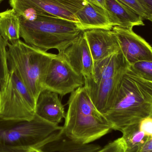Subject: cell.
<instances>
[{
    "mask_svg": "<svg viewBox=\"0 0 152 152\" xmlns=\"http://www.w3.org/2000/svg\"><path fill=\"white\" fill-rule=\"evenodd\" d=\"M20 35L25 43L44 50L55 49L62 53L81 32L77 23L59 18L37 16L28 20L20 17Z\"/></svg>",
    "mask_w": 152,
    "mask_h": 152,
    "instance_id": "cell-3",
    "label": "cell"
},
{
    "mask_svg": "<svg viewBox=\"0 0 152 152\" xmlns=\"http://www.w3.org/2000/svg\"><path fill=\"white\" fill-rule=\"evenodd\" d=\"M67 104L62 130L69 138L89 144L113 130L111 125L92 102L84 86L71 93Z\"/></svg>",
    "mask_w": 152,
    "mask_h": 152,
    "instance_id": "cell-2",
    "label": "cell"
},
{
    "mask_svg": "<svg viewBox=\"0 0 152 152\" xmlns=\"http://www.w3.org/2000/svg\"><path fill=\"white\" fill-rule=\"evenodd\" d=\"M126 71L113 77L98 82L95 81L92 77L84 78V86L92 102L103 115L112 107Z\"/></svg>",
    "mask_w": 152,
    "mask_h": 152,
    "instance_id": "cell-9",
    "label": "cell"
},
{
    "mask_svg": "<svg viewBox=\"0 0 152 152\" xmlns=\"http://www.w3.org/2000/svg\"><path fill=\"white\" fill-rule=\"evenodd\" d=\"M152 111V82L141 78L129 69L124 73L113 105L104 116L113 130L121 132L138 124Z\"/></svg>",
    "mask_w": 152,
    "mask_h": 152,
    "instance_id": "cell-1",
    "label": "cell"
},
{
    "mask_svg": "<svg viewBox=\"0 0 152 152\" xmlns=\"http://www.w3.org/2000/svg\"><path fill=\"white\" fill-rule=\"evenodd\" d=\"M121 51L130 65L141 61H152V47L133 28L113 27Z\"/></svg>",
    "mask_w": 152,
    "mask_h": 152,
    "instance_id": "cell-10",
    "label": "cell"
},
{
    "mask_svg": "<svg viewBox=\"0 0 152 152\" xmlns=\"http://www.w3.org/2000/svg\"><path fill=\"white\" fill-rule=\"evenodd\" d=\"M151 113V114H152V111Z\"/></svg>",
    "mask_w": 152,
    "mask_h": 152,
    "instance_id": "cell-31",
    "label": "cell"
},
{
    "mask_svg": "<svg viewBox=\"0 0 152 152\" xmlns=\"http://www.w3.org/2000/svg\"><path fill=\"white\" fill-rule=\"evenodd\" d=\"M28 152H45L39 148H30L28 150Z\"/></svg>",
    "mask_w": 152,
    "mask_h": 152,
    "instance_id": "cell-29",
    "label": "cell"
},
{
    "mask_svg": "<svg viewBox=\"0 0 152 152\" xmlns=\"http://www.w3.org/2000/svg\"><path fill=\"white\" fill-rule=\"evenodd\" d=\"M58 54L62 56L84 78L93 77L94 61L84 31L62 53Z\"/></svg>",
    "mask_w": 152,
    "mask_h": 152,
    "instance_id": "cell-11",
    "label": "cell"
},
{
    "mask_svg": "<svg viewBox=\"0 0 152 152\" xmlns=\"http://www.w3.org/2000/svg\"><path fill=\"white\" fill-rule=\"evenodd\" d=\"M3 1V0H0V4H1V3Z\"/></svg>",
    "mask_w": 152,
    "mask_h": 152,
    "instance_id": "cell-30",
    "label": "cell"
},
{
    "mask_svg": "<svg viewBox=\"0 0 152 152\" xmlns=\"http://www.w3.org/2000/svg\"><path fill=\"white\" fill-rule=\"evenodd\" d=\"M20 16L13 9L0 12V34L10 43L20 40Z\"/></svg>",
    "mask_w": 152,
    "mask_h": 152,
    "instance_id": "cell-18",
    "label": "cell"
},
{
    "mask_svg": "<svg viewBox=\"0 0 152 152\" xmlns=\"http://www.w3.org/2000/svg\"><path fill=\"white\" fill-rule=\"evenodd\" d=\"M129 65L121 51L94 62L92 78L96 82L113 77L126 71Z\"/></svg>",
    "mask_w": 152,
    "mask_h": 152,
    "instance_id": "cell-16",
    "label": "cell"
},
{
    "mask_svg": "<svg viewBox=\"0 0 152 152\" xmlns=\"http://www.w3.org/2000/svg\"><path fill=\"white\" fill-rule=\"evenodd\" d=\"M86 0H9V3L20 17L28 10L37 16L63 19L78 23L76 14L86 4Z\"/></svg>",
    "mask_w": 152,
    "mask_h": 152,
    "instance_id": "cell-7",
    "label": "cell"
},
{
    "mask_svg": "<svg viewBox=\"0 0 152 152\" xmlns=\"http://www.w3.org/2000/svg\"><path fill=\"white\" fill-rule=\"evenodd\" d=\"M129 69L141 78L152 82V61H141L130 65Z\"/></svg>",
    "mask_w": 152,
    "mask_h": 152,
    "instance_id": "cell-21",
    "label": "cell"
},
{
    "mask_svg": "<svg viewBox=\"0 0 152 152\" xmlns=\"http://www.w3.org/2000/svg\"><path fill=\"white\" fill-rule=\"evenodd\" d=\"M126 145L122 137L109 143L96 152H126Z\"/></svg>",
    "mask_w": 152,
    "mask_h": 152,
    "instance_id": "cell-22",
    "label": "cell"
},
{
    "mask_svg": "<svg viewBox=\"0 0 152 152\" xmlns=\"http://www.w3.org/2000/svg\"><path fill=\"white\" fill-rule=\"evenodd\" d=\"M83 76L76 72L61 55L57 54L50 63L44 87L63 96L83 86Z\"/></svg>",
    "mask_w": 152,
    "mask_h": 152,
    "instance_id": "cell-8",
    "label": "cell"
},
{
    "mask_svg": "<svg viewBox=\"0 0 152 152\" xmlns=\"http://www.w3.org/2000/svg\"><path fill=\"white\" fill-rule=\"evenodd\" d=\"M57 54L31 46L20 40L9 43L7 65L37 100L44 90L45 79L51 61Z\"/></svg>",
    "mask_w": 152,
    "mask_h": 152,
    "instance_id": "cell-4",
    "label": "cell"
},
{
    "mask_svg": "<svg viewBox=\"0 0 152 152\" xmlns=\"http://www.w3.org/2000/svg\"><path fill=\"white\" fill-rule=\"evenodd\" d=\"M35 114L56 125H58L66 116L58 94L48 89H45L39 94L37 100Z\"/></svg>",
    "mask_w": 152,
    "mask_h": 152,
    "instance_id": "cell-13",
    "label": "cell"
},
{
    "mask_svg": "<svg viewBox=\"0 0 152 152\" xmlns=\"http://www.w3.org/2000/svg\"><path fill=\"white\" fill-rule=\"evenodd\" d=\"M105 1L107 11L114 26L133 28L137 26H144L143 19L140 15L118 0Z\"/></svg>",
    "mask_w": 152,
    "mask_h": 152,
    "instance_id": "cell-15",
    "label": "cell"
},
{
    "mask_svg": "<svg viewBox=\"0 0 152 152\" xmlns=\"http://www.w3.org/2000/svg\"><path fill=\"white\" fill-rule=\"evenodd\" d=\"M8 43L0 34V94L5 88L9 75L7 59Z\"/></svg>",
    "mask_w": 152,
    "mask_h": 152,
    "instance_id": "cell-20",
    "label": "cell"
},
{
    "mask_svg": "<svg viewBox=\"0 0 152 152\" xmlns=\"http://www.w3.org/2000/svg\"><path fill=\"white\" fill-rule=\"evenodd\" d=\"M88 2L93 4L102 9L107 10L105 0H86Z\"/></svg>",
    "mask_w": 152,
    "mask_h": 152,
    "instance_id": "cell-26",
    "label": "cell"
},
{
    "mask_svg": "<svg viewBox=\"0 0 152 152\" xmlns=\"http://www.w3.org/2000/svg\"><path fill=\"white\" fill-rule=\"evenodd\" d=\"M29 150V149H28ZM28 150L0 147V152H28Z\"/></svg>",
    "mask_w": 152,
    "mask_h": 152,
    "instance_id": "cell-28",
    "label": "cell"
},
{
    "mask_svg": "<svg viewBox=\"0 0 152 152\" xmlns=\"http://www.w3.org/2000/svg\"><path fill=\"white\" fill-rule=\"evenodd\" d=\"M137 152H152V138H150Z\"/></svg>",
    "mask_w": 152,
    "mask_h": 152,
    "instance_id": "cell-27",
    "label": "cell"
},
{
    "mask_svg": "<svg viewBox=\"0 0 152 152\" xmlns=\"http://www.w3.org/2000/svg\"><path fill=\"white\" fill-rule=\"evenodd\" d=\"M139 129L144 132L145 135L152 138V114L141 121L139 123Z\"/></svg>",
    "mask_w": 152,
    "mask_h": 152,
    "instance_id": "cell-24",
    "label": "cell"
},
{
    "mask_svg": "<svg viewBox=\"0 0 152 152\" xmlns=\"http://www.w3.org/2000/svg\"><path fill=\"white\" fill-rule=\"evenodd\" d=\"M62 128L46 121L36 114L29 121L0 118V147L41 149L55 139Z\"/></svg>",
    "mask_w": 152,
    "mask_h": 152,
    "instance_id": "cell-5",
    "label": "cell"
},
{
    "mask_svg": "<svg viewBox=\"0 0 152 152\" xmlns=\"http://www.w3.org/2000/svg\"><path fill=\"white\" fill-rule=\"evenodd\" d=\"M121 137L126 145V152H137L150 139L139 129V123L123 129Z\"/></svg>",
    "mask_w": 152,
    "mask_h": 152,
    "instance_id": "cell-19",
    "label": "cell"
},
{
    "mask_svg": "<svg viewBox=\"0 0 152 152\" xmlns=\"http://www.w3.org/2000/svg\"><path fill=\"white\" fill-rule=\"evenodd\" d=\"M76 15L79 20L77 25L82 31L94 29L112 30L114 26L107 10L88 1Z\"/></svg>",
    "mask_w": 152,
    "mask_h": 152,
    "instance_id": "cell-14",
    "label": "cell"
},
{
    "mask_svg": "<svg viewBox=\"0 0 152 152\" xmlns=\"http://www.w3.org/2000/svg\"><path fill=\"white\" fill-rule=\"evenodd\" d=\"M36 100L13 70L0 94V118L31 120L35 116Z\"/></svg>",
    "mask_w": 152,
    "mask_h": 152,
    "instance_id": "cell-6",
    "label": "cell"
},
{
    "mask_svg": "<svg viewBox=\"0 0 152 152\" xmlns=\"http://www.w3.org/2000/svg\"><path fill=\"white\" fill-rule=\"evenodd\" d=\"M94 62L121 51L113 30L94 29L84 31Z\"/></svg>",
    "mask_w": 152,
    "mask_h": 152,
    "instance_id": "cell-12",
    "label": "cell"
},
{
    "mask_svg": "<svg viewBox=\"0 0 152 152\" xmlns=\"http://www.w3.org/2000/svg\"><path fill=\"white\" fill-rule=\"evenodd\" d=\"M145 12L146 19L152 22V0H138Z\"/></svg>",
    "mask_w": 152,
    "mask_h": 152,
    "instance_id": "cell-25",
    "label": "cell"
},
{
    "mask_svg": "<svg viewBox=\"0 0 152 152\" xmlns=\"http://www.w3.org/2000/svg\"><path fill=\"white\" fill-rule=\"evenodd\" d=\"M99 145L83 144L68 137L62 128L55 139L41 147L45 152H96L102 149Z\"/></svg>",
    "mask_w": 152,
    "mask_h": 152,
    "instance_id": "cell-17",
    "label": "cell"
},
{
    "mask_svg": "<svg viewBox=\"0 0 152 152\" xmlns=\"http://www.w3.org/2000/svg\"><path fill=\"white\" fill-rule=\"evenodd\" d=\"M123 4L138 13L143 20L146 19V14L138 0H118Z\"/></svg>",
    "mask_w": 152,
    "mask_h": 152,
    "instance_id": "cell-23",
    "label": "cell"
}]
</instances>
